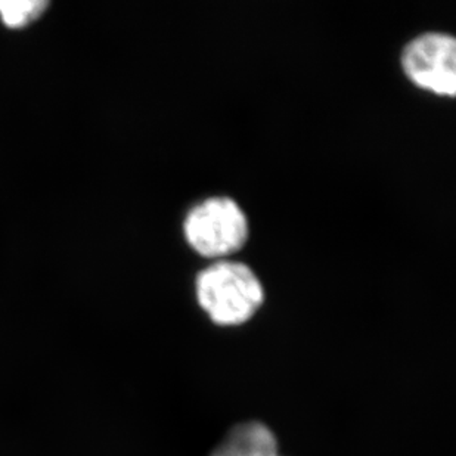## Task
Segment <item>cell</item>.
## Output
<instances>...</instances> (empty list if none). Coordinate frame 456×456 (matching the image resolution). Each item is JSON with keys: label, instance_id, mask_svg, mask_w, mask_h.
<instances>
[{"label": "cell", "instance_id": "6da1fadb", "mask_svg": "<svg viewBox=\"0 0 456 456\" xmlns=\"http://www.w3.org/2000/svg\"><path fill=\"white\" fill-rule=\"evenodd\" d=\"M195 296L216 325L237 327L257 314L265 302V289L248 265L224 258L200 271L195 278Z\"/></svg>", "mask_w": 456, "mask_h": 456}, {"label": "cell", "instance_id": "7a4b0ae2", "mask_svg": "<svg viewBox=\"0 0 456 456\" xmlns=\"http://www.w3.org/2000/svg\"><path fill=\"white\" fill-rule=\"evenodd\" d=\"M183 235L195 253L224 260L241 250L250 235L246 211L226 195H213L191 207L183 219Z\"/></svg>", "mask_w": 456, "mask_h": 456}, {"label": "cell", "instance_id": "3957f363", "mask_svg": "<svg viewBox=\"0 0 456 456\" xmlns=\"http://www.w3.org/2000/svg\"><path fill=\"white\" fill-rule=\"evenodd\" d=\"M406 77L424 91L453 98L456 92V40L444 31H426L402 51Z\"/></svg>", "mask_w": 456, "mask_h": 456}, {"label": "cell", "instance_id": "277c9868", "mask_svg": "<svg viewBox=\"0 0 456 456\" xmlns=\"http://www.w3.org/2000/svg\"><path fill=\"white\" fill-rule=\"evenodd\" d=\"M211 456H282L276 436L263 422L238 424L224 436Z\"/></svg>", "mask_w": 456, "mask_h": 456}, {"label": "cell", "instance_id": "5b68a950", "mask_svg": "<svg viewBox=\"0 0 456 456\" xmlns=\"http://www.w3.org/2000/svg\"><path fill=\"white\" fill-rule=\"evenodd\" d=\"M48 4L45 0H0V18L4 26L21 28L36 21Z\"/></svg>", "mask_w": 456, "mask_h": 456}]
</instances>
